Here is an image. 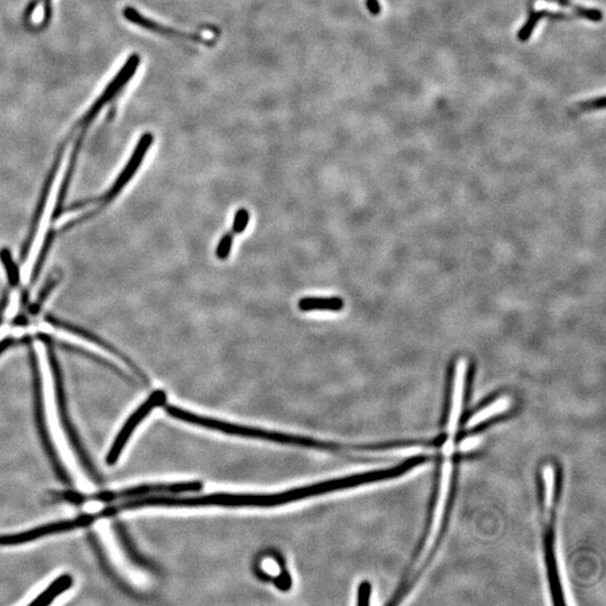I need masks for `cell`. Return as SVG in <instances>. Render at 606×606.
<instances>
[{
  "instance_id": "603a6c76",
  "label": "cell",
  "mask_w": 606,
  "mask_h": 606,
  "mask_svg": "<svg viewBox=\"0 0 606 606\" xmlns=\"http://www.w3.org/2000/svg\"><path fill=\"white\" fill-rule=\"evenodd\" d=\"M0 262L3 264V269L6 271L7 280L9 285L12 287H17L21 283V273L18 269L12 252L8 248L3 247L0 249Z\"/></svg>"
},
{
  "instance_id": "ac0fdd59",
  "label": "cell",
  "mask_w": 606,
  "mask_h": 606,
  "mask_svg": "<svg viewBox=\"0 0 606 606\" xmlns=\"http://www.w3.org/2000/svg\"><path fill=\"white\" fill-rule=\"evenodd\" d=\"M72 584H73V578H72L71 575L69 574L61 575L48 586V589L42 591L41 594L37 595L35 600L30 602V605L46 606L53 603L54 600L57 596H60L64 591L71 589Z\"/></svg>"
},
{
  "instance_id": "7c38bea8",
  "label": "cell",
  "mask_w": 606,
  "mask_h": 606,
  "mask_svg": "<svg viewBox=\"0 0 606 606\" xmlns=\"http://www.w3.org/2000/svg\"><path fill=\"white\" fill-rule=\"evenodd\" d=\"M140 63H141V57L138 54H133L129 57V60L126 61L123 68L117 73L114 80L108 84L105 91L98 97L96 102H93V106L87 111V114L84 115L81 120H79L78 125H75V129H79L84 126H90V124L93 123L104 106L111 102L113 98L117 96V93H120V90L123 89L127 82L133 78Z\"/></svg>"
},
{
  "instance_id": "30bf717a",
  "label": "cell",
  "mask_w": 606,
  "mask_h": 606,
  "mask_svg": "<svg viewBox=\"0 0 606 606\" xmlns=\"http://www.w3.org/2000/svg\"><path fill=\"white\" fill-rule=\"evenodd\" d=\"M165 402H167V395L164 391L155 390L151 393L150 397H147L146 401L142 406L135 410L133 415L124 424L120 433H117L116 438L108 451L106 458L108 465L114 466L117 463L136 428L143 422L147 415L152 413L153 410L155 409L156 406H164Z\"/></svg>"
},
{
  "instance_id": "44dd1931",
  "label": "cell",
  "mask_w": 606,
  "mask_h": 606,
  "mask_svg": "<svg viewBox=\"0 0 606 606\" xmlns=\"http://www.w3.org/2000/svg\"><path fill=\"white\" fill-rule=\"evenodd\" d=\"M57 236V231L54 228L48 229L46 236H45L44 242H43L42 247L39 251V256L36 258L35 265H34L33 271H32V276H30V287L35 285L36 282L39 280V274L42 273L43 267H44L45 262L48 260V254L51 252L52 246H53L54 239Z\"/></svg>"
},
{
  "instance_id": "d6986e66",
  "label": "cell",
  "mask_w": 606,
  "mask_h": 606,
  "mask_svg": "<svg viewBox=\"0 0 606 606\" xmlns=\"http://www.w3.org/2000/svg\"><path fill=\"white\" fill-rule=\"evenodd\" d=\"M546 17L550 18V19H571V18H574V16L568 15L567 12H549V10H535V9L531 8L530 9V14H529L528 21H527L526 24L523 25L522 28L520 30L519 34H518V39L521 42H527L529 37L531 36L532 32L535 30L538 23L542 18Z\"/></svg>"
},
{
  "instance_id": "2e32d148",
  "label": "cell",
  "mask_w": 606,
  "mask_h": 606,
  "mask_svg": "<svg viewBox=\"0 0 606 606\" xmlns=\"http://www.w3.org/2000/svg\"><path fill=\"white\" fill-rule=\"evenodd\" d=\"M511 404H512L511 397H506V395L496 399L495 401H493L486 406H484L483 409L473 415L466 424V429L472 430L474 428L478 427L484 422H489L490 419L494 418L496 415H502L506 410H509Z\"/></svg>"
},
{
  "instance_id": "5bb4252c",
  "label": "cell",
  "mask_w": 606,
  "mask_h": 606,
  "mask_svg": "<svg viewBox=\"0 0 606 606\" xmlns=\"http://www.w3.org/2000/svg\"><path fill=\"white\" fill-rule=\"evenodd\" d=\"M124 16H125L127 21H132L133 24L138 25L142 28L152 30V32L162 34V35L189 39L191 42L200 43V44L205 45H212L215 43L214 39H207L205 36L199 35V34L183 32V30H176V28H171V27L158 24V23L152 21L150 18L144 17L141 12H138L136 9L132 8V7H126L124 9Z\"/></svg>"
},
{
  "instance_id": "52a82bcc",
  "label": "cell",
  "mask_w": 606,
  "mask_h": 606,
  "mask_svg": "<svg viewBox=\"0 0 606 606\" xmlns=\"http://www.w3.org/2000/svg\"><path fill=\"white\" fill-rule=\"evenodd\" d=\"M153 142H154V136H153L152 133H145V134L142 135L140 141L138 142L134 151H133L132 156H131L129 162L124 167L123 171L118 174L116 180H115V182L113 183L111 188L108 189L107 192L104 196H102V197H99L98 208L93 210V211L87 212V214L80 216L79 218L71 220L68 224L64 225L62 229H61V234L66 233V231L73 229V228L77 227L79 225L84 224L86 221L98 215L99 212L102 211L104 208L109 206L122 193V191L126 188V185L131 182V180L134 178L136 172L140 170L145 155H146L147 152L150 151L151 146H152Z\"/></svg>"
},
{
  "instance_id": "ffe728a7",
  "label": "cell",
  "mask_w": 606,
  "mask_h": 606,
  "mask_svg": "<svg viewBox=\"0 0 606 606\" xmlns=\"http://www.w3.org/2000/svg\"><path fill=\"white\" fill-rule=\"evenodd\" d=\"M53 341L55 345H59L62 350L72 352V354H77V355L82 356V357H86V359H89V361H95L97 364L102 365L104 368L113 370V372H114L115 374H117L118 377H123V379H127V381H132L127 374L124 373L123 370H120L117 365L113 364V363H111L108 359H102L100 356L96 355V354H93V352H89V350H84V348H81V347L75 346V345H72V343H64V341H55L54 338Z\"/></svg>"
},
{
  "instance_id": "9a60e30c",
  "label": "cell",
  "mask_w": 606,
  "mask_h": 606,
  "mask_svg": "<svg viewBox=\"0 0 606 606\" xmlns=\"http://www.w3.org/2000/svg\"><path fill=\"white\" fill-rule=\"evenodd\" d=\"M88 129H89V126H84V127H81V131L80 133H79L78 138L75 140V146L72 149L69 164H68V169H66V174H64V178H63L62 180V184H61L59 194H57V203H55V207H54L53 215H52V221H53V222L54 221H57V219L60 218L61 216L63 215L64 202H66V197H68V192H69L70 187H71L73 174H75V172L77 163H78L79 154H80L81 147H82V143H84V136L87 134Z\"/></svg>"
},
{
  "instance_id": "ba28073f",
  "label": "cell",
  "mask_w": 606,
  "mask_h": 606,
  "mask_svg": "<svg viewBox=\"0 0 606 606\" xmlns=\"http://www.w3.org/2000/svg\"><path fill=\"white\" fill-rule=\"evenodd\" d=\"M200 482H189V483L176 484H146L138 486L129 487L118 492H100L93 495H81L79 493H73L72 502L80 504L86 501L113 502L118 500L134 499L151 494H179V493L198 492L202 489Z\"/></svg>"
},
{
  "instance_id": "d4e9b609",
  "label": "cell",
  "mask_w": 606,
  "mask_h": 606,
  "mask_svg": "<svg viewBox=\"0 0 606 606\" xmlns=\"http://www.w3.org/2000/svg\"><path fill=\"white\" fill-rule=\"evenodd\" d=\"M234 239H235V235L231 231H227L221 236L218 245L216 247V257L219 261H226L229 257L231 249H233Z\"/></svg>"
},
{
  "instance_id": "83f0119b",
  "label": "cell",
  "mask_w": 606,
  "mask_h": 606,
  "mask_svg": "<svg viewBox=\"0 0 606 606\" xmlns=\"http://www.w3.org/2000/svg\"><path fill=\"white\" fill-rule=\"evenodd\" d=\"M370 593H372V586H370V583H361L359 587V594H357V605H368Z\"/></svg>"
},
{
  "instance_id": "3957f363",
  "label": "cell",
  "mask_w": 606,
  "mask_h": 606,
  "mask_svg": "<svg viewBox=\"0 0 606 606\" xmlns=\"http://www.w3.org/2000/svg\"><path fill=\"white\" fill-rule=\"evenodd\" d=\"M165 411L171 417L181 420V422L197 424L200 427L208 428L211 430L220 431V433H228V435H234V436L278 442V444H284V445L301 446V447H307V448L334 449V451L350 448V446L320 442V440L307 438V437L293 436V435H287V433H275V431L263 430V429H258V428L244 427V426L219 422L216 419L194 415V413H189L185 410L180 409L178 406H167Z\"/></svg>"
},
{
  "instance_id": "836d02e7",
  "label": "cell",
  "mask_w": 606,
  "mask_h": 606,
  "mask_svg": "<svg viewBox=\"0 0 606 606\" xmlns=\"http://www.w3.org/2000/svg\"><path fill=\"white\" fill-rule=\"evenodd\" d=\"M39 1H42V0H32V1L27 5L26 9H25L24 12V18L26 21L30 17V16H32L36 7L39 6Z\"/></svg>"
},
{
  "instance_id": "f1b7e54d",
  "label": "cell",
  "mask_w": 606,
  "mask_h": 606,
  "mask_svg": "<svg viewBox=\"0 0 606 606\" xmlns=\"http://www.w3.org/2000/svg\"><path fill=\"white\" fill-rule=\"evenodd\" d=\"M262 571L265 573V576L278 577L281 575L280 566L276 560H267V559L264 560L262 562Z\"/></svg>"
},
{
  "instance_id": "484cf974",
  "label": "cell",
  "mask_w": 606,
  "mask_h": 606,
  "mask_svg": "<svg viewBox=\"0 0 606 606\" xmlns=\"http://www.w3.org/2000/svg\"><path fill=\"white\" fill-rule=\"evenodd\" d=\"M249 219H251V215L246 208L237 209L235 216H234L231 233L234 235H240V234L244 233L249 224Z\"/></svg>"
},
{
  "instance_id": "277c9868",
  "label": "cell",
  "mask_w": 606,
  "mask_h": 606,
  "mask_svg": "<svg viewBox=\"0 0 606 606\" xmlns=\"http://www.w3.org/2000/svg\"><path fill=\"white\" fill-rule=\"evenodd\" d=\"M542 499H544V551L550 593L553 604H566L559 577L558 564L555 548V508L557 492V476L553 465L545 466L541 471Z\"/></svg>"
},
{
  "instance_id": "1f68e13d",
  "label": "cell",
  "mask_w": 606,
  "mask_h": 606,
  "mask_svg": "<svg viewBox=\"0 0 606 606\" xmlns=\"http://www.w3.org/2000/svg\"><path fill=\"white\" fill-rule=\"evenodd\" d=\"M478 439L477 438H472V437H468V438H466L463 442H460V449L462 451H468L474 449L476 446H477Z\"/></svg>"
},
{
  "instance_id": "e575fe53",
  "label": "cell",
  "mask_w": 606,
  "mask_h": 606,
  "mask_svg": "<svg viewBox=\"0 0 606 606\" xmlns=\"http://www.w3.org/2000/svg\"><path fill=\"white\" fill-rule=\"evenodd\" d=\"M15 339L12 337L6 338V339H3V341H0V355L3 352H6L7 350H9L12 345H15Z\"/></svg>"
},
{
  "instance_id": "5b68a950",
  "label": "cell",
  "mask_w": 606,
  "mask_h": 606,
  "mask_svg": "<svg viewBox=\"0 0 606 606\" xmlns=\"http://www.w3.org/2000/svg\"><path fill=\"white\" fill-rule=\"evenodd\" d=\"M37 338H39V341L44 343L45 348H46L48 364H50V368H51L52 377H53L57 413L60 415V422L61 424H62L63 430L66 433V438L69 440L72 449L75 451V455L78 456L82 467L87 471L90 477L93 478L96 482H99V475L96 467L93 466V462L90 460L89 455H88L84 445H82V442L79 438L78 431L75 429L73 422H71L69 408H68V402H66V392H64L62 370H61L60 361L57 359V352H55V343H54L53 337L48 334H37Z\"/></svg>"
},
{
  "instance_id": "4316f807",
  "label": "cell",
  "mask_w": 606,
  "mask_h": 606,
  "mask_svg": "<svg viewBox=\"0 0 606 606\" xmlns=\"http://www.w3.org/2000/svg\"><path fill=\"white\" fill-rule=\"evenodd\" d=\"M605 98L600 97V98L591 99L589 102H583L577 104L576 107L574 108L571 113H582V111H598V109H603L605 106Z\"/></svg>"
},
{
  "instance_id": "d6a6232c",
  "label": "cell",
  "mask_w": 606,
  "mask_h": 606,
  "mask_svg": "<svg viewBox=\"0 0 606 606\" xmlns=\"http://www.w3.org/2000/svg\"><path fill=\"white\" fill-rule=\"evenodd\" d=\"M366 6H368L370 14H373V15H379L381 9H382L377 0H366Z\"/></svg>"
},
{
  "instance_id": "7a4b0ae2",
  "label": "cell",
  "mask_w": 606,
  "mask_h": 606,
  "mask_svg": "<svg viewBox=\"0 0 606 606\" xmlns=\"http://www.w3.org/2000/svg\"><path fill=\"white\" fill-rule=\"evenodd\" d=\"M457 433L458 430H448L442 437V451H444V462L442 466V475H440L439 487L437 491L436 501L433 505V514H431L430 524L428 529V533L424 539L422 549L419 551L415 564L411 567V571L406 576V582L401 587L402 591L397 596H404L409 589L415 585L419 577L422 576V571L427 566L433 553L437 541L442 532V524L445 521L446 512L448 508V502L451 499V490L454 485L455 476V451H456Z\"/></svg>"
},
{
  "instance_id": "8992f818",
  "label": "cell",
  "mask_w": 606,
  "mask_h": 606,
  "mask_svg": "<svg viewBox=\"0 0 606 606\" xmlns=\"http://www.w3.org/2000/svg\"><path fill=\"white\" fill-rule=\"evenodd\" d=\"M23 341L27 346L28 361H30V370H32V377H33L34 408H35L34 413H35L36 427L39 430V439L42 442L48 460H51L52 466L57 473V477L60 478L61 481L66 485H71V478L64 468L62 460L57 455V449L54 447L53 442H52L51 433L48 431V422H46V417H45L44 399H43L42 374H41V368H39L37 354L34 350L32 338L30 336H26Z\"/></svg>"
},
{
  "instance_id": "9c48e42d",
  "label": "cell",
  "mask_w": 606,
  "mask_h": 606,
  "mask_svg": "<svg viewBox=\"0 0 606 606\" xmlns=\"http://www.w3.org/2000/svg\"><path fill=\"white\" fill-rule=\"evenodd\" d=\"M70 141L71 140L66 138L64 142L59 146L55 158H54L53 163H52L48 174L45 176L44 182H43L39 198H37V201H36L35 208H34L33 216L30 218V226H28V229H27L26 236H25L24 242L21 244V251H19V261H21V263H24L25 261L27 260V257L30 255V248L33 246L36 235H37V231H39V222H41L43 214H44L45 207H46V202H48V197H50V193H51L54 180L57 178V171L60 169L66 144H69Z\"/></svg>"
},
{
  "instance_id": "cb8c5ba5",
  "label": "cell",
  "mask_w": 606,
  "mask_h": 606,
  "mask_svg": "<svg viewBox=\"0 0 606 606\" xmlns=\"http://www.w3.org/2000/svg\"><path fill=\"white\" fill-rule=\"evenodd\" d=\"M547 1H551V3H558L559 6L573 9L574 14L576 17L586 18L591 21H600L603 18L602 12L598 9L586 8V7H582L580 5H575V3H571V0H547Z\"/></svg>"
},
{
  "instance_id": "7402d4cb",
  "label": "cell",
  "mask_w": 606,
  "mask_h": 606,
  "mask_svg": "<svg viewBox=\"0 0 606 606\" xmlns=\"http://www.w3.org/2000/svg\"><path fill=\"white\" fill-rule=\"evenodd\" d=\"M61 280H62V274H61V272L52 273V274L46 278V281L43 284L42 289L39 290V293L37 294V298H36L35 302H34L33 305H30V314H39L41 309H42L43 305H44L45 302L48 300V296H51V293L53 292L54 289L60 284Z\"/></svg>"
},
{
  "instance_id": "f546056e",
  "label": "cell",
  "mask_w": 606,
  "mask_h": 606,
  "mask_svg": "<svg viewBox=\"0 0 606 606\" xmlns=\"http://www.w3.org/2000/svg\"><path fill=\"white\" fill-rule=\"evenodd\" d=\"M95 203H99V197L87 198V199H82L80 201H75V202H72L70 206L64 207L63 208V214L68 211H77V210L81 209V208L90 206V205H95Z\"/></svg>"
},
{
  "instance_id": "8fae6325",
  "label": "cell",
  "mask_w": 606,
  "mask_h": 606,
  "mask_svg": "<svg viewBox=\"0 0 606 606\" xmlns=\"http://www.w3.org/2000/svg\"><path fill=\"white\" fill-rule=\"evenodd\" d=\"M95 520H96L95 514H82L75 519L48 523L44 526L30 529L26 531L18 532L14 535L0 536V547L19 546V545L28 544L30 541L42 539V538L48 537V536L57 535L61 532L72 531L75 529L84 528V527L91 524Z\"/></svg>"
},
{
  "instance_id": "4fadbf2b",
  "label": "cell",
  "mask_w": 606,
  "mask_h": 606,
  "mask_svg": "<svg viewBox=\"0 0 606 606\" xmlns=\"http://www.w3.org/2000/svg\"><path fill=\"white\" fill-rule=\"evenodd\" d=\"M44 320L46 323L53 325L54 328L61 329V330L70 332V334H77L79 337L84 338V339L90 341V343H96L99 347H102L104 350H107L108 352H111L113 355L116 356L117 359L123 361L138 377H141L144 381H147L146 377L144 375L143 370L138 368V365L135 364L132 359H129V356L124 354L122 350H118L115 345L106 341L105 338L100 337L96 332H93L89 329L84 328L81 325L63 320L62 318H59V316H54L52 314H45Z\"/></svg>"
},
{
  "instance_id": "4dcf8cb0",
  "label": "cell",
  "mask_w": 606,
  "mask_h": 606,
  "mask_svg": "<svg viewBox=\"0 0 606 606\" xmlns=\"http://www.w3.org/2000/svg\"><path fill=\"white\" fill-rule=\"evenodd\" d=\"M9 303V291H3V296L0 298V325L3 323V314L6 312Z\"/></svg>"
},
{
  "instance_id": "e0dca14e",
  "label": "cell",
  "mask_w": 606,
  "mask_h": 606,
  "mask_svg": "<svg viewBox=\"0 0 606 606\" xmlns=\"http://www.w3.org/2000/svg\"><path fill=\"white\" fill-rule=\"evenodd\" d=\"M341 296H305L298 301V307L302 312L310 311H332L338 312L343 309Z\"/></svg>"
},
{
  "instance_id": "d590c367",
  "label": "cell",
  "mask_w": 606,
  "mask_h": 606,
  "mask_svg": "<svg viewBox=\"0 0 606 606\" xmlns=\"http://www.w3.org/2000/svg\"><path fill=\"white\" fill-rule=\"evenodd\" d=\"M42 1H44V0H42Z\"/></svg>"
},
{
  "instance_id": "6da1fadb",
  "label": "cell",
  "mask_w": 606,
  "mask_h": 606,
  "mask_svg": "<svg viewBox=\"0 0 606 606\" xmlns=\"http://www.w3.org/2000/svg\"><path fill=\"white\" fill-rule=\"evenodd\" d=\"M406 472L404 466L401 465L391 468L379 469L373 472L361 473V474L350 475L345 477L336 478L332 481L323 483L312 484L307 486L298 487L287 492L274 493V494H227V493H215L202 496H187L176 498L169 495L141 496L134 500L135 508L142 509L147 506H207V505H218V506H260L269 508L276 505L287 504L290 502L299 501L309 496L320 495L325 493L334 491L350 489L359 486L364 484L374 483L388 478L399 477Z\"/></svg>"
}]
</instances>
